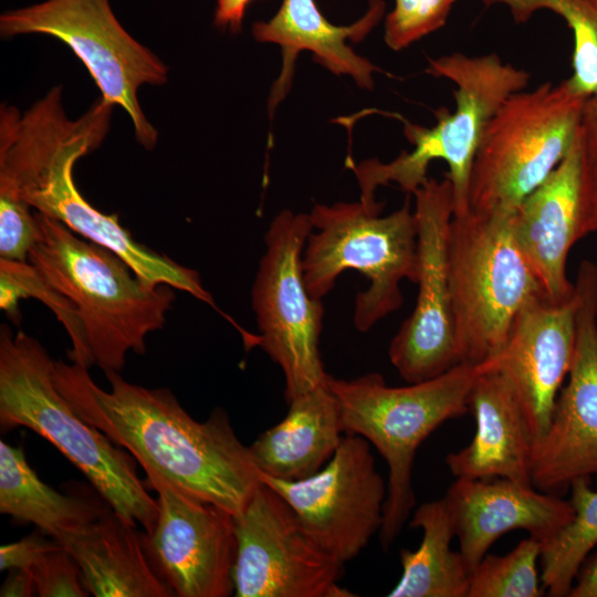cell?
<instances>
[{
    "mask_svg": "<svg viewBox=\"0 0 597 597\" xmlns=\"http://www.w3.org/2000/svg\"><path fill=\"white\" fill-rule=\"evenodd\" d=\"M87 369L73 362L53 365L56 388L85 422L130 453L145 473L233 515L247 505L262 483L261 472L224 409L199 422L167 388L142 387L108 371L105 390Z\"/></svg>",
    "mask_w": 597,
    "mask_h": 597,
    "instance_id": "6da1fadb",
    "label": "cell"
},
{
    "mask_svg": "<svg viewBox=\"0 0 597 597\" xmlns=\"http://www.w3.org/2000/svg\"><path fill=\"white\" fill-rule=\"evenodd\" d=\"M34 212L38 239L29 262L76 312L83 334L77 364L121 373L127 354L143 355L147 335L165 326L175 289L145 280L114 252Z\"/></svg>",
    "mask_w": 597,
    "mask_h": 597,
    "instance_id": "7a4b0ae2",
    "label": "cell"
},
{
    "mask_svg": "<svg viewBox=\"0 0 597 597\" xmlns=\"http://www.w3.org/2000/svg\"><path fill=\"white\" fill-rule=\"evenodd\" d=\"M54 360L23 331L0 329V423L27 427L51 442L117 515L150 533L158 502L138 476L136 460L85 422L56 388Z\"/></svg>",
    "mask_w": 597,
    "mask_h": 597,
    "instance_id": "3957f363",
    "label": "cell"
},
{
    "mask_svg": "<svg viewBox=\"0 0 597 597\" xmlns=\"http://www.w3.org/2000/svg\"><path fill=\"white\" fill-rule=\"evenodd\" d=\"M105 136L103 126L88 115L38 121L15 145L4 191L114 252L145 280L170 285L217 308L198 271L135 241L117 214L101 212L77 190L75 161L96 149Z\"/></svg>",
    "mask_w": 597,
    "mask_h": 597,
    "instance_id": "277c9868",
    "label": "cell"
},
{
    "mask_svg": "<svg viewBox=\"0 0 597 597\" xmlns=\"http://www.w3.org/2000/svg\"><path fill=\"white\" fill-rule=\"evenodd\" d=\"M426 72L455 85V108L434 112L432 127L412 124L395 115L404 124V134L413 146L390 163L369 159L349 163L360 187V201L378 207L376 189L396 182L407 193H413L427 180L431 161L441 159L449 171L446 177L453 190V216L470 210L469 186L473 161L485 128L504 101L527 86L531 75L504 63L495 53L470 56L460 52L429 59Z\"/></svg>",
    "mask_w": 597,
    "mask_h": 597,
    "instance_id": "5b68a950",
    "label": "cell"
},
{
    "mask_svg": "<svg viewBox=\"0 0 597 597\" xmlns=\"http://www.w3.org/2000/svg\"><path fill=\"white\" fill-rule=\"evenodd\" d=\"M492 362L461 363L432 379L404 387L388 386L379 373L353 379L328 375L327 386L341 405L345 434L365 438L388 465L379 532L385 551L416 505L412 468L417 449L443 422L470 411L473 384Z\"/></svg>",
    "mask_w": 597,
    "mask_h": 597,
    "instance_id": "8992f818",
    "label": "cell"
},
{
    "mask_svg": "<svg viewBox=\"0 0 597 597\" xmlns=\"http://www.w3.org/2000/svg\"><path fill=\"white\" fill-rule=\"evenodd\" d=\"M513 212L469 210L452 217L448 274L461 363L496 358L520 311L545 295L515 239Z\"/></svg>",
    "mask_w": 597,
    "mask_h": 597,
    "instance_id": "52a82bcc",
    "label": "cell"
},
{
    "mask_svg": "<svg viewBox=\"0 0 597 597\" xmlns=\"http://www.w3.org/2000/svg\"><path fill=\"white\" fill-rule=\"evenodd\" d=\"M381 208L358 202L316 203L308 213L313 229L303 251L302 269L308 293L323 300L346 270L368 280L355 298L354 325L369 331L402 304L400 282L419 276L418 230L409 199L380 216Z\"/></svg>",
    "mask_w": 597,
    "mask_h": 597,
    "instance_id": "ba28073f",
    "label": "cell"
},
{
    "mask_svg": "<svg viewBox=\"0 0 597 597\" xmlns=\"http://www.w3.org/2000/svg\"><path fill=\"white\" fill-rule=\"evenodd\" d=\"M588 98L568 80L511 94L489 122L476 151L470 210H515L572 148Z\"/></svg>",
    "mask_w": 597,
    "mask_h": 597,
    "instance_id": "9c48e42d",
    "label": "cell"
},
{
    "mask_svg": "<svg viewBox=\"0 0 597 597\" xmlns=\"http://www.w3.org/2000/svg\"><path fill=\"white\" fill-rule=\"evenodd\" d=\"M313 231L308 213L284 209L271 221L251 289L260 346L280 366L286 402L327 381L320 353L324 306L311 296L302 269Z\"/></svg>",
    "mask_w": 597,
    "mask_h": 597,
    "instance_id": "30bf717a",
    "label": "cell"
},
{
    "mask_svg": "<svg viewBox=\"0 0 597 597\" xmlns=\"http://www.w3.org/2000/svg\"><path fill=\"white\" fill-rule=\"evenodd\" d=\"M0 33L45 34L66 44L86 66L101 97L128 114L137 142L146 149L156 146L158 133L137 93L144 84H166L167 66L124 29L109 0H44L4 11Z\"/></svg>",
    "mask_w": 597,
    "mask_h": 597,
    "instance_id": "8fae6325",
    "label": "cell"
},
{
    "mask_svg": "<svg viewBox=\"0 0 597 597\" xmlns=\"http://www.w3.org/2000/svg\"><path fill=\"white\" fill-rule=\"evenodd\" d=\"M234 517L237 597H352L345 563L322 548L295 512L262 482Z\"/></svg>",
    "mask_w": 597,
    "mask_h": 597,
    "instance_id": "7c38bea8",
    "label": "cell"
},
{
    "mask_svg": "<svg viewBox=\"0 0 597 597\" xmlns=\"http://www.w3.org/2000/svg\"><path fill=\"white\" fill-rule=\"evenodd\" d=\"M370 446L358 434H345L332 459L306 479L261 473V481L287 502L312 538L343 563L358 556L383 526L387 485Z\"/></svg>",
    "mask_w": 597,
    "mask_h": 597,
    "instance_id": "4fadbf2b",
    "label": "cell"
},
{
    "mask_svg": "<svg viewBox=\"0 0 597 597\" xmlns=\"http://www.w3.org/2000/svg\"><path fill=\"white\" fill-rule=\"evenodd\" d=\"M418 230V296L390 342L388 356L409 384L432 379L461 364L448 274V233L453 217L451 181L428 178L413 193Z\"/></svg>",
    "mask_w": 597,
    "mask_h": 597,
    "instance_id": "5bb4252c",
    "label": "cell"
},
{
    "mask_svg": "<svg viewBox=\"0 0 597 597\" xmlns=\"http://www.w3.org/2000/svg\"><path fill=\"white\" fill-rule=\"evenodd\" d=\"M158 496V516L144 532L149 561L177 597H228L234 593L233 514L146 472Z\"/></svg>",
    "mask_w": 597,
    "mask_h": 597,
    "instance_id": "9a60e30c",
    "label": "cell"
},
{
    "mask_svg": "<svg viewBox=\"0 0 597 597\" xmlns=\"http://www.w3.org/2000/svg\"><path fill=\"white\" fill-rule=\"evenodd\" d=\"M576 343L567 381L544 437L532 446V484L559 495L597 474V265L582 261L575 282Z\"/></svg>",
    "mask_w": 597,
    "mask_h": 597,
    "instance_id": "2e32d148",
    "label": "cell"
},
{
    "mask_svg": "<svg viewBox=\"0 0 597 597\" xmlns=\"http://www.w3.org/2000/svg\"><path fill=\"white\" fill-rule=\"evenodd\" d=\"M512 221L547 298L556 304L572 300L576 287L567 277L568 253L578 240L597 232L578 135L556 168L516 207Z\"/></svg>",
    "mask_w": 597,
    "mask_h": 597,
    "instance_id": "e0dca14e",
    "label": "cell"
},
{
    "mask_svg": "<svg viewBox=\"0 0 597 597\" xmlns=\"http://www.w3.org/2000/svg\"><path fill=\"white\" fill-rule=\"evenodd\" d=\"M576 287V286H575ZM575 296L561 304L540 295L524 305L496 357V369L511 387L532 440L545 434L575 353Z\"/></svg>",
    "mask_w": 597,
    "mask_h": 597,
    "instance_id": "ac0fdd59",
    "label": "cell"
},
{
    "mask_svg": "<svg viewBox=\"0 0 597 597\" xmlns=\"http://www.w3.org/2000/svg\"><path fill=\"white\" fill-rule=\"evenodd\" d=\"M443 499L471 574L501 535L525 530L543 544L574 517L569 500L502 478H457Z\"/></svg>",
    "mask_w": 597,
    "mask_h": 597,
    "instance_id": "d6986e66",
    "label": "cell"
},
{
    "mask_svg": "<svg viewBox=\"0 0 597 597\" xmlns=\"http://www.w3.org/2000/svg\"><path fill=\"white\" fill-rule=\"evenodd\" d=\"M383 0H370L366 13L350 25H335L318 10L314 0H283L277 12L268 21L255 22L252 35L259 42L281 46L283 69L272 94L275 105L285 94L296 55L310 51L315 60L335 75L350 76L363 88L374 85L373 73L379 69L356 54L346 43L364 39L381 20Z\"/></svg>",
    "mask_w": 597,
    "mask_h": 597,
    "instance_id": "ffe728a7",
    "label": "cell"
},
{
    "mask_svg": "<svg viewBox=\"0 0 597 597\" xmlns=\"http://www.w3.org/2000/svg\"><path fill=\"white\" fill-rule=\"evenodd\" d=\"M475 420L472 441L446 457L455 478L507 479L533 486L532 440L519 402L496 369V358L475 379L469 397Z\"/></svg>",
    "mask_w": 597,
    "mask_h": 597,
    "instance_id": "44dd1931",
    "label": "cell"
},
{
    "mask_svg": "<svg viewBox=\"0 0 597 597\" xmlns=\"http://www.w3.org/2000/svg\"><path fill=\"white\" fill-rule=\"evenodd\" d=\"M144 536L109 509L56 542L75 559L95 597H174L149 561Z\"/></svg>",
    "mask_w": 597,
    "mask_h": 597,
    "instance_id": "7402d4cb",
    "label": "cell"
},
{
    "mask_svg": "<svg viewBox=\"0 0 597 597\" xmlns=\"http://www.w3.org/2000/svg\"><path fill=\"white\" fill-rule=\"evenodd\" d=\"M286 404L285 417L262 432L249 450L262 474L297 481L332 459L345 430L341 405L327 381Z\"/></svg>",
    "mask_w": 597,
    "mask_h": 597,
    "instance_id": "603a6c76",
    "label": "cell"
},
{
    "mask_svg": "<svg viewBox=\"0 0 597 597\" xmlns=\"http://www.w3.org/2000/svg\"><path fill=\"white\" fill-rule=\"evenodd\" d=\"M420 528L417 549H401L402 573L389 597H468L471 570L460 552L451 549L453 522L442 498L419 505L409 523Z\"/></svg>",
    "mask_w": 597,
    "mask_h": 597,
    "instance_id": "cb8c5ba5",
    "label": "cell"
},
{
    "mask_svg": "<svg viewBox=\"0 0 597 597\" xmlns=\"http://www.w3.org/2000/svg\"><path fill=\"white\" fill-rule=\"evenodd\" d=\"M0 512L33 524L54 541L74 533L106 511L88 501L64 495L40 480L21 447L0 441Z\"/></svg>",
    "mask_w": 597,
    "mask_h": 597,
    "instance_id": "d4e9b609",
    "label": "cell"
},
{
    "mask_svg": "<svg viewBox=\"0 0 597 597\" xmlns=\"http://www.w3.org/2000/svg\"><path fill=\"white\" fill-rule=\"evenodd\" d=\"M573 520L542 544V586L552 597L568 596L590 551L597 545V491L590 478H578L569 486Z\"/></svg>",
    "mask_w": 597,
    "mask_h": 597,
    "instance_id": "484cf974",
    "label": "cell"
},
{
    "mask_svg": "<svg viewBox=\"0 0 597 597\" xmlns=\"http://www.w3.org/2000/svg\"><path fill=\"white\" fill-rule=\"evenodd\" d=\"M509 9L515 23H525L540 10L561 15L574 36L573 74L568 82L580 93L597 95V0H482Z\"/></svg>",
    "mask_w": 597,
    "mask_h": 597,
    "instance_id": "4316f807",
    "label": "cell"
},
{
    "mask_svg": "<svg viewBox=\"0 0 597 597\" xmlns=\"http://www.w3.org/2000/svg\"><path fill=\"white\" fill-rule=\"evenodd\" d=\"M541 554L542 542L530 535L505 555H485L471 574L468 597L542 596Z\"/></svg>",
    "mask_w": 597,
    "mask_h": 597,
    "instance_id": "83f0119b",
    "label": "cell"
},
{
    "mask_svg": "<svg viewBox=\"0 0 597 597\" xmlns=\"http://www.w3.org/2000/svg\"><path fill=\"white\" fill-rule=\"evenodd\" d=\"M457 0H395L385 22V42L399 51L443 27Z\"/></svg>",
    "mask_w": 597,
    "mask_h": 597,
    "instance_id": "f1b7e54d",
    "label": "cell"
},
{
    "mask_svg": "<svg viewBox=\"0 0 597 597\" xmlns=\"http://www.w3.org/2000/svg\"><path fill=\"white\" fill-rule=\"evenodd\" d=\"M38 239L35 212L24 200L0 193V259L28 262Z\"/></svg>",
    "mask_w": 597,
    "mask_h": 597,
    "instance_id": "f546056e",
    "label": "cell"
},
{
    "mask_svg": "<svg viewBox=\"0 0 597 597\" xmlns=\"http://www.w3.org/2000/svg\"><path fill=\"white\" fill-rule=\"evenodd\" d=\"M40 597H87L78 565L59 543L29 570Z\"/></svg>",
    "mask_w": 597,
    "mask_h": 597,
    "instance_id": "4dcf8cb0",
    "label": "cell"
},
{
    "mask_svg": "<svg viewBox=\"0 0 597 597\" xmlns=\"http://www.w3.org/2000/svg\"><path fill=\"white\" fill-rule=\"evenodd\" d=\"M577 135L585 179L597 220V95L587 100Z\"/></svg>",
    "mask_w": 597,
    "mask_h": 597,
    "instance_id": "1f68e13d",
    "label": "cell"
},
{
    "mask_svg": "<svg viewBox=\"0 0 597 597\" xmlns=\"http://www.w3.org/2000/svg\"><path fill=\"white\" fill-rule=\"evenodd\" d=\"M40 534L33 533L18 542L2 545L0 547V569H27L40 559V557L57 545V542L46 540Z\"/></svg>",
    "mask_w": 597,
    "mask_h": 597,
    "instance_id": "d6a6232c",
    "label": "cell"
},
{
    "mask_svg": "<svg viewBox=\"0 0 597 597\" xmlns=\"http://www.w3.org/2000/svg\"><path fill=\"white\" fill-rule=\"evenodd\" d=\"M252 0H217L214 23L231 31H238L245 10Z\"/></svg>",
    "mask_w": 597,
    "mask_h": 597,
    "instance_id": "836d02e7",
    "label": "cell"
},
{
    "mask_svg": "<svg viewBox=\"0 0 597 597\" xmlns=\"http://www.w3.org/2000/svg\"><path fill=\"white\" fill-rule=\"evenodd\" d=\"M3 582L1 597H30L36 595V585L32 574L27 569L13 568Z\"/></svg>",
    "mask_w": 597,
    "mask_h": 597,
    "instance_id": "e575fe53",
    "label": "cell"
},
{
    "mask_svg": "<svg viewBox=\"0 0 597 597\" xmlns=\"http://www.w3.org/2000/svg\"><path fill=\"white\" fill-rule=\"evenodd\" d=\"M568 596L597 597V555L586 558Z\"/></svg>",
    "mask_w": 597,
    "mask_h": 597,
    "instance_id": "d590c367",
    "label": "cell"
}]
</instances>
